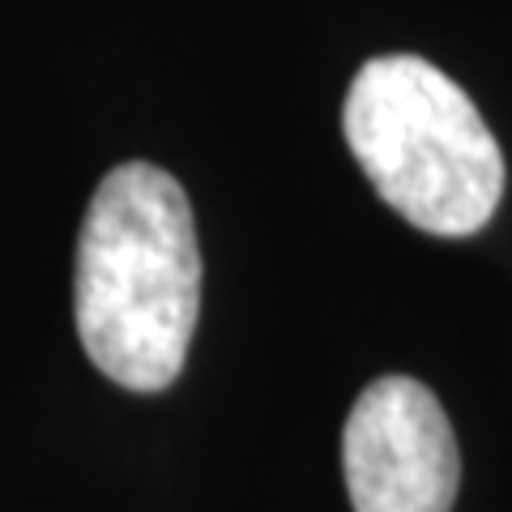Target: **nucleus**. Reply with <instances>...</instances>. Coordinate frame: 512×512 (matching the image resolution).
I'll list each match as a JSON object with an SVG mask.
<instances>
[{
	"label": "nucleus",
	"instance_id": "nucleus-1",
	"mask_svg": "<svg viewBox=\"0 0 512 512\" xmlns=\"http://www.w3.org/2000/svg\"><path fill=\"white\" fill-rule=\"evenodd\" d=\"M201 312L197 222L180 180L154 163L103 175L77 235L73 320L90 363L133 393L184 372Z\"/></svg>",
	"mask_w": 512,
	"mask_h": 512
},
{
	"label": "nucleus",
	"instance_id": "nucleus-2",
	"mask_svg": "<svg viewBox=\"0 0 512 512\" xmlns=\"http://www.w3.org/2000/svg\"><path fill=\"white\" fill-rule=\"evenodd\" d=\"M346 146L384 205L427 235L483 231L504 197V154L470 94L423 56H376L346 90Z\"/></svg>",
	"mask_w": 512,
	"mask_h": 512
},
{
	"label": "nucleus",
	"instance_id": "nucleus-3",
	"mask_svg": "<svg viewBox=\"0 0 512 512\" xmlns=\"http://www.w3.org/2000/svg\"><path fill=\"white\" fill-rule=\"evenodd\" d=\"M342 470L355 512H453L461 457L444 406L410 376H380L350 406Z\"/></svg>",
	"mask_w": 512,
	"mask_h": 512
}]
</instances>
